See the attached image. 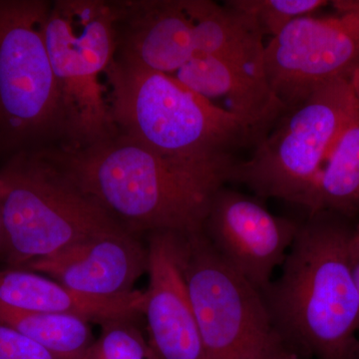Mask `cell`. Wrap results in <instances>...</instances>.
<instances>
[{"label": "cell", "mask_w": 359, "mask_h": 359, "mask_svg": "<svg viewBox=\"0 0 359 359\" xmlns=\"http://www.w3.org/2000/svg\"><path fill=\"white\" fill-rule=\"evenodd\" d=\"M358 223L330 211L309 214L261 294L283 346L302 359H355L359 299L353 278Z\"/></svg>", "instance_id": "1"}, {"label": "cell", "mask_w": 359, "mask_h": 359, "mask_svg": "<svg viewBox=\"0 0 359 359\" xmlns=\"http://www.w3.org/2000/svg\"><path fill=\"white\" fill-rule=\"evenodd\" d=\"M46 152L85 195L133 235L203 230L212 195L224 184L119 132L90 145Z\"/></svg>", "instance_id": "2"}, {"label": "cell", "mask_w": 359, "mask_h": 359, "mask_svg": "<svg viewBox=\"0 0 359 359\" xmlns=\"http://www.w3.org/2000/svg\"><path fill=\"white\" fill-rule=\"evenodd\" d=\"M116 128L167 159L224 183L256 130L199 95L173 75L114 59L106 74Z\"/></svg>", "instance_id": "3"}, {"label": "cell", "mask_w": 359, "mask_h": 359, "mask_svg": "<svg viewBox=\"0 0 359 359\" xmlns=\"http://www.w3.org/2000/svg\"><path fill=\"white\" fill-rule=\"evenodd\" d=\"M0 211L4 256L13 269L124 229L70 181L46 151H20L0 168Z\"/></svg>", "instance_id": "4"}, {"label": "cell", "mask_w": 359, "mask_h": 359, "mask_svg": "<svg viewBox=\"0 0 359 359\" xmlns=\"http://www.w3.org/2000/svg\"><path fill=\"white\" fill-rule=\"evenodd\" d=\"M358 118L351 80L320 85L278 116L252 157L233 165L229 181L259 197L301 205L340 135Z\"/></svg>", "instance_id": "5"}, {"label": "cell", "mask_w": 359, "mask_h": 359, "mask_svg": "<svg viewBox=\"0 0 359 359\" xmlns=\"http://www.w3.org/2000/svg\"><path fill=\"white\" fill-rule=\"evenodd\" d=\"M45 39L60 96L68 147L118 133L103 85L117 51L113 1L58 0L50 4Z\"/></svg>", "instance_id": "6"}, {"label": "cell", "mask_w": 359, "mask_h": 359, "mask_svg": "<svg viewBox=\"0 0 359 359\" xmlns=\"http://www.w3.org/2000/svg\"><path fill=\"white\" fill-rule=\"evenodd\" d=\"M180 259L207 359H273L283 348L263 295L203 230L179 233Z\"/></svg>", "instance_id": "7"}, {"label": "cell", "mask_w": 359, "mask_h": 359, "mask_svg": "<svg viewBox=\"0 0 359 359\" xmlns=\"http://www.w3.org/2000/svg\"><path fill=\"white\" fill-rule=\"evenodd\" d=\"M50 2L0 0V144L26 146L63 134L45 25Z\"/></svg>", "instance_id": "8"}, {"label": "cell", "mask_w": 359, "mask_h": 359, "mask_svg": "<svg viewBox=\"0 0 359 359\" xmlns=\"http://www.w3.org/2000/svg\"><path fill=\"white\" fill-rule=\"evenodd\" d=\"M332 4L335 14L297 18L264 47V76L285 109L359 68V0Z\"/></svg>", "instance_id": "9"}, {"label": "cell", "mask_w": 359, "mask_h": 359, "mask_svg": "<svg viewBox=\"0 0 359 359\" xmlns=\"http://www.w3.org/2000/svg\"><path fill=\"white\" fill-rule=\"evenodd\" d=\"M299 224L222 186L212 195L203 231L219 256L262 292L285 261Z\"/></svg>", "instance_id": "10"}, {"label": "cell", "mask_w": 359, "mask_h": 359, "mask_svg": "<svg viewBox=\"0 0 359 359\" xmlns=\"http://www.w3.org/2000/svg\"><path fill=\"white\" fill-rule=\"evenodd\" d=\"M22 269L50 276L89 297H126L133 294L135 283L148 271V248L121 229L85 238Z\"/></svg>", "instance_id": "11"}, {"label": "cell", "mask_w": 359, "mask_h": 359, "mask_svg": "<svg viewBox=\"0 0 359 359\" xmlns=\"http://www.w3.org/2000/svg\"><path fill=\"white\" fill-rule=\"evenodd\" d=\"M148 237L149 287L143 314L159 359H207L180 259L179 233Z\"/></svg>", "instance_id": "12"}, {"label": "cell", "mask_w": 359, "mask_h": 359, "mask_svg": "<svg viewBox=\"0 0 359 359\" xmlns=\"http://www.w3.org/2000/svg\"><path fill=\"white\" fill-rule=\"evenodd\" d=\"M113 6L117 60L174 75L197 54L196 22L186 0H123Z\"/></svg>", "instance_id": "13"}, {"label": "cell", "mask_w": 359, "mask_h": 359, "mask_svg": "<svg viewBox=\"0 0 359 359\" xmlns=\"http://www.w3.org/2000/svg\"><path fill=\"white\" fill-rule=\"evenodd\" d=\"M196 93L237 116L261 139L285 111L266 77L247 66L208 54H196L173 75Z\"/></svg>", "instance_id": "14"}, {"label": "cell", "mask_w": 359, "mask_h": 359, "mask_svg": "<svg viewBox=\"0 0 359 359\" xmlns=\"http://www.w3.org/2000/svg\"><path fill=\"white\" fill-rule=\"evenodd\" d=\"M0 304L37 313L68 314L103 325L143 314L145 292L122 297H89L25 269L0 271Z\"/></svg>", "instance_id": "15"}, {"label": "cell", "mask_w": 359, "mask_h": 359, "mask_svg": "<svg viewBox=\"0 0 359 359\" xmlns=\"http://www.w3.org/2000/svg\"><path fill=\"white\" fill-rule=\"evenodd\" d=\"M186 4L196 22L197 54L247 66L264 76L266 45L254 21L226 4L219 6L211 0H186Z\"/></svg>", "instance_id": "16"}, {"label": "cell", "mask_w": 359, "mask_h": 359, "mask_svg": "<svg viewBox=\"0 0 359 359\" xmlns=\"http://www.w3.org/2000/svg\"><path fill=\"white\" fill-rule=\"evenodd\" d=\"M301 205L309 215L330 211L353 219L359 217V118L340 135Z\"/></svg>", "instance_id": "17"}, {"label": "cell", "mask_w": 359, "mask_h": 359, "mask_svg": "<svg viewBox=\"0 0 359 359\" xmlns=\"http://www.w3.org/2000/svg\"><path fill=\"white\" fill-rule=\"evenodd\" d=\"M0 325L33 340L57 359H81L95 341L90 321L68 314L21 311L0 304Z\"/></svg>", "instance_id": "18"}, {"label": "cell", "mask_w": 359, "mask_h": 359, "mask_svg": "<svg viewBox=\"0 0 359 359\" xmlns=\"http://www.w3.org/2000/svg\"><path fill=\"white\" fill-rule=\"evenodd\" d=\"M327 0H228L226 6L254 21L263 36H278L292 21L327 6Z\"/></svg>", "instance_id": "19"}, {"label": "cell", "mask_w": 359, "mask_h": 359, "mask_svg": "<svg viewBox=\"0 0 359 359\" xmlns=\"http://www.w3.org/2000/svg\"><path fill=\"white\" fill-rule=\"evenodd\" d=\"M81 359L159 358L134 318H124L103 323L100 337Z\"/></svg>", "instance_id": "20"}, {"label": "cell", "mask_w": 359, "mask_h": 359, "mask_svg": "<svg viewBox=\"0 0 359 359\" xmlns=\"http://www.w3.org/2000/svg\"><path fill=\"white\" fill-rule=\"evenodd\" d=\"M0 359H57L43 346L0 325Z\"/></svg>", "instance_id": "21"}, {"label": "cell", "mask_w": 359, "mask_h": 359, "mask_svg": "<svg viewBox=\"0 0 359 359\" xmlns=\"http://www.w3.org/2000/svg\"><path fill=\"white\" fill-rule=\"evenodd\" d=\"M353 271L354 283H355L356 290H358L359 299V224L358 229V233H356L355 247H354Z\"/></svg>", "instance_id": "22"}, {"label": "cell", "mask_w": 359, "mask_h": 359, "mask_svg": "<svg viewBox=\"0 0 359 359\" xmlns=\"http://www.w3.org/2000/svg\"><path fill=\"white\" fill-rule=\"evenodd\" d=\"M351 87H353L354 96H355L359 109V68L353 73V76H351Z\"/></svg>", "instance_id": "23"}, {"label": "cell", "mask_w": 359, "mask_h": 359, "mask_svg": "<svg viewBox=\"0 0 359 359\" xmlns=\"http://www.w3.org/2000/svg\"><path fill=\"white\" fill-rule=\"evenodd\" d=\"M6 250V233H4V222H2L1 211H0V254L4 255Z\"/></svg>", "instance_id": "24"}, {"label": "cell", "mask_w": 359, "mask_h": 359, "mask_svg": "<svg viewBox=\"0 0 359 359\" xmlns=\"http://www.w3.org/2000/svg\"><path fill=\"white\" fill-rule=\"evenodd\" d=\"M273 359H302L301 358H299V356L297 355V354H294V353H292V351H290L287 348H283L282 351H280V353L276 354L275 358Z\"/></svg>", "instance_id": "25"}, {"label": "cell", "mask_w": 359, "mask_h": 359, "mask_svg": "<svg viewBox=\"0 0 359 359\" xmlns=\"http://www.w3.org/2000/svg\"><path fill=\"white\" fill-rule=\"evenodd\" d=\"M355 359H359V344L358 346V351H356Z\"/></svg>", "instance_id": "26"}]
</instances>
